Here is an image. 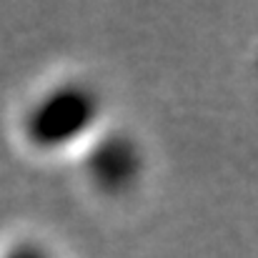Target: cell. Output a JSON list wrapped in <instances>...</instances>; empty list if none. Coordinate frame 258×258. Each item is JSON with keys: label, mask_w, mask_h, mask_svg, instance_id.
I'll use <instances>...</instances> for the list:
<instances>
[{"label": "cell", "mask_w": 258, "mask_h": 258, "mask_svg": "<svg viewBox=\"0 0 258 258\" xmlns=\"http://www.w3.org/2000/svg\"><path fill=\"white\" fill-rule=\"evenodd\" d=\"M103 100L88 81L66 78L43 88L25 105L20 133L38 153H63L100 133Z\"/></svg>", "instance_id": "6da1fadb"}, {"label": "cell", "mask_w": 258, "mask_h": 258, "mask_svg": "<svg viewBox=\"0 0 258 258\" xmlns=\"http://www.w3.org/2000/svg\"><path fill=\"white\" fill-rule=\"evenodd\" d=\"M146 168V156L141 143L123 133H98L88 146L86 173L90 183L105 196H120L136 188Z\"/></svg>", "instance_id": "7a4b0ae2"}, {"label": "cell", "mask_w": 258, "mask_h": 258, "mask_svg": "<svg viewBox=\"0 0 258 258\" xmlns=\"http://www.w3.org/2000/svg\"><path fill=\"white\" fill-rule=\"evenodd\" d=\"M0 258H58L45 243L33 241V238H23L10 243L5 251H0Z\"/></svg>", "instance_id": "3957f363"}]
</instances>
